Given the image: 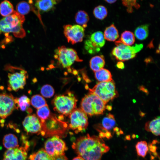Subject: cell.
Here are the masks:
<instances>
[{"label": "cell", "mask_w": 160, "mask_h": 160, "mask_svg": "<svg viewBox=\"0 0 160 160\" xmlns=\"http://www.w3.org/2000/svg\"><path fill=\"white\" fill-rule=\"evenodd\" d=\"M160 46H159V48H158V49H157L156 51V52L157 53H159V52H160Z\"/></svg>", "instance_id": "46"}, {"label": "cell", "mask_w": 160, "mask_h": 160, "mask_svg": "<svg viewBox=\"0 0 160 160\" xmlns=\"http://www.w3.org/2000/svg\"><path fill=\"white\" fill-rule=\"evenodd\" d=\"M72 147L84 160H100L103 155L110 149L101 138L89 134L77 139Z\"/></svg>", "instance_id": "1"}, {"label": "cell", "mask_w": 160, "mask_h": 160, "mask_svg": "<svg viewBox=\"0 0 160 160\" xmlns=\"http://www.w3.org/2000/svg\"><path fill=\"white\" fill-rule=\"evenodd\" d=\"M105 1L109 4H113L116 2L117 0H104Z\"/></svg>", "instance_id": "41"}, {"label": "cell", "mask_w": 160, "mask_h": 160, "mask_svg": "<svg viewBox=\"0 0 160 160\" xmlns=\"http://www.w3.org/2000/svg\"><path fill=\"white\" fill-rule=\"evenodd\" d=\"M137 0H121L123 5L127 8V11L129 13H132L134 8L137 9L140 5L137 2Z\"/></svg>", "instance_id": "35"}, {"label": "cell", "mask_w": 160, "mask_h": 160, "mask_svg": "<svg viewBox=\"0 0 160 160\" xmlns=\"http://www.w3.org/2000/svg\"><path fill=\"white\" fill-rule=\"evenodd\" d=\"M103 34L105 39L109 41H114L119 37L118 31L113 24L105 28Z\"/></svg>", "instance_id": "20"}, {"label": "cell", "mask_w": 160, "mask_h": 160, "mask_svg": "<svg viewBox=\"0 0 160 160\" xmlns=\"http://www.w3.org/2000/svg\"><path fill=\"white\" fill-rule=\"evenodd\" d=\"M25 20L24 15L15 11L0 20V34L4 33L6 37H8V34L11 33L15 37L23 38L26 34L23 27Z\"/></svg>", "instance_id": "2"}, {"label": "cell", "mask_w": 160, "mask_h": 160, "mask_svg": "<svg viewBox=\"0 0 160 160\" xmlns=\"http://www.w3.org/2000/svg\"><path fill=\"white\" fill-rule=\"evenodd\" d=\"M27 153L23 147L8 149L5 152L3 160H26Z\"/></svg>", "instance_id": "15"}, {"label": "cell", "mask_w": 160, "mask_h": 160, "mask_svg": "<svg viewBox=\"0 0 160 160\" xmlns=\"http://www.w3.org/2000/svg\"><path fill=\"white\" fill-rule=\"evenodd\" d=\"M29 158L30 160H53L45 149L43 148L31 155Z\"/></svg>", "instance_id": "29"}, {"label": "cell", "mask_w": 160, "mask_h": 160, "mask_svg": "<svg viewBox=\"0 0 160 160\" xmlns=\"http://www.w3.org/2000/svg\"><path fill=\"white\" fill-rule=\"evenodd\" d=\"M53 159V160H68L64 155L58 156Z\"/></svg>", "instance_id": "38"}, {"label": "cell", "mask_w": 160, "mask_h": 160, "mask_svg": "<svg viewBox=\"0 0 160 160\" xmlns=\"http://www.w3.org/2000/svg\"><path fill=\"white\" fill-rule=\"evenodd\" d=\"M160 117L155 118L152 120L146 123L145 129L151 132L154 135L158 136L160 135Z\"/></svg>", "instance_id": "18"}, {"label": "cell", "mask_w": 160, "mask_h": 160, "mask_svg": "<svg viewBox=\"0 0 160 160\" xmlns=\"http://www.w3.org/2000/svg\"><path fill=\"white\" fill-rule=\"evenodd\" d=\"M44 147L45 151L52 159L64 155L65 151L68 149L64 141L57 135L47 139Z\"/></svg>", "instance_id": "11"}, {"label": "cell", "mask_w": 160, "mask_h": 160, "mask_svg": "<svg viewBox=\"0 0 160 160\" xmlns=\"http://www.w3.org/2000/svg\"><path fill=\"white\" fill-rule=\"evenodd\" d=\"M54 57L63 68H68L75 62H81L82 60L78 55L74 49L67 48L65 46L58 47L55 51Z\"/></svg>", "instance_id": "8"}, {"label": "cell", "mask_w": 160, "mask_h": 160, "mask_svg": "<svg viewBox=\"0 0 160 160\" xmlns=\"http://www.w3.org/2000/svg\"><path fill=\"white\" fill-rule=\"evenodd\" d=\"M25 131L28 133H40L42 125L40 120L35 114L26 116L23 122Z\"/></svg>", "instance_id": "14"}, {"label": "cell", "mask_w": 160, "mask_h": 160, "mask_svg": "<svg viewBox=\"0 0 160 160\" xmlns=\"http://www.w3.org/2000/svg\"><path fill=\"white\" fill-rule=\"evenodd\" d=\"M18 107L22 111H26L28 113L32 112V109L29 108L30 105V100L25 95H23L19 98H17Z\"/></svg>", "instance_id": "26"}, {"label": "cell", "mask_w": 160, "mask_h": 160, "mask_svg": "<svg viewBox=\"0 0 160 160\" xmlns=\"http://www.w3.org/2000/svg\"><path fill=\"white\" fill-rule=\"evenodd\" d=\"M18 108L17 98L10 94H0V118H6Z\"/></svg>", "instance_id": "12"}, {"label": "cell", "mask_w": 160, "mask_h": 160, "mask_svg": "<svg viewBox=\"0 0 160 160\" xmlns=\"http://www.w3.org/2000/svg\"><path fill=\"white\" fill-rule=\"evenodd\" d=\"M3 143L4 147L8 149L19 147L17 137L12 134L5 135L3 139Z\"/></svg>", "instance_id": "21"}, {"label": "cell", "mask_w": 160, "mask_h": 160, "mask_svg": "<svg viewBox=\"0 0 160 160\" xmlns=\"http://www.w3.org/2000/svg\"><path fill=\"white\" fill-rule=\"evenodd\" d=\"M63 119V116L57 117L56 115L51 113L47 119L41 121L42 129L40 133L43 136H58L65 134L69 128L68 125Z\"/></svg>", "instance_id": "3"}, {"label": "cell", "mask_w": 160, "mask_h": 160, "mask_svg": "<svg viewBox=\"0 0 160 160\" xmlns=\"http://www.w3.org/2000/svg\"><path fill=\"white\" fill-rule=\"evenodd\" d=\"M51 113L47 104L37 109L36 111V116L41 122L45 121L48 118Z\"/></svg>", "instance_id": "31"}, {"label": "cell", "mask_w": 160, "mask_h": 160, "mask_svg": "<svg viewBox=\"0 0 160 160\" xmlns=\"http://www.w3.org/2000/svg\"><path fill=\"white\" fill-rule=\"evenodd\" d=\"M135 37L139 40H142L145 39L148 35V25L145 24L137 27L135 31Z\"/></svg>", "instance_id": "27"}, {"label": "cell", "mask_w": 160, "mask_h": 160, "mask_svg": "<svg viewBox=\"0 0 160 160\" xmlns=\"http://www.w3.org/2000/svg\"><path fill=\"white\" fill-rule=\"evenodd\" d=\"M73 160H84L82 157L80 156H78L74 158Z\"/></svg>", "instance_id": "42"}, {"label": "cell", "mask_w": 160, "mask_h": 160, "mask_svg": "<svg viewBox=\"0 0 160 160\" xmlns=\"http://www.w3.org/2000/svg\"><path fill=\"white\" fill-rule=\"evenodd\" d=\"M75 18L76 22L79 25L84 28L87 27L89 17L85 11L83 10L78 11L76 14Z\"/></svg>", "instance_id": "25"}, {"label": "cell", "mask_w": 160, "mask_h": 160, "mask_svg": "<svg viewBox=\"0 0 160 160\" xmlns=\"http://www.w3.org/2000/svg\"><path fill=\"white\" fill-rule=\"evenodd\" d=\"M93 13L96 18L100 20H103L107 16L108 11L106 8L105 6L100 5L95 8Z\"/></svg>", "instance_id": "33"}, {"label": "cell", "mask_w": 160, "mask_h": 160, "mask_svg": "<svg viewBox=\"0 0 160 160\" xmlns=\"http://www.w3.org/2000/svg\"><path fill=\"white\" fill-rule=\"evenodd\" d=\"M89 39L93 46L100 50V48L104 46L105 43L103 33L101 31L94 32Z\"/></svg>", "instance_id": "17"}, {"label": "cell", "mask_w": 160, "mask_h": 160, "mask_svg": "<svg viewBox=\"0 0 160 160\" xmlns=\"http://www.w3.org/2000/svg\"><path fill=\"white\" fill-rule=\"evenodd\" d=\"M106 104L97 95L89 92L82 99L80 108L87 115L92 116L103 114Z\"/></svg>", "instance_id": "5"}, {"label": "cell", "mask_w": 160, "mask_h": 160, "mask_svg": "<svg viewBox=\"0 0 160 160\" xmlns=\"http://www.w3.org/2000/svg\"><path fill=\"white\" fill-rule=\"evenodd\" d=\"M139 89L140 90L145 92L147 94H148L149 93L147 89H146L143 86H141L139 87Z\"/></svg>", "instance_id": "40"}, {"label": "cell", "mask_w": 160, "mask_h": 160, "mask_svg": "<svg viewBox=\"0 0 160 160\" xmlns=\"http://www.w3.org/2000/svg\"><path fill=\"white\" fill-rule=\"evenodd\" d=\"M94 72L95 79L100 82H107L113 80L111 72L106 69L103 68Z\"/></svg>", "instance_id": "22"}, {"label": "cell", "mask_w": 160, "mask_h": 160, "mask_svg": "<svg viewBox=\"0 0 160 160\" xmlns=\"http://www.w3.org/2000/svg\"><path fill=\"white\" fill-rule=\"evenodd\" d=\"M135 42V38L133 33L129 31H126L122 33L120 38L116 42L130 46L132 45Z\"/></svg>", "instance_id": "23"}, {"label": "cell", "mask_w": 160, "mask_h": 160, "mask_svg": "<svg viewBox=\"0 0 160 160\" xmlns=\"http://www.w3.org/2000/svg\"><path fill=\"white\" fill-rule=\"evenodd\" d=\"M84 47L88 53L91 54H95L100 51L93 46L89 39L85 41Z\"/></svg>", "instance_id": "37"}, {"label": "cell", "mask_w": 160, "mask_h": 160, "mask_svg": "<svg viewBox=\"0 0 160 160\" xmlns=\"http://www.w3.org/2000/svg\"><path fill=\"white\" fill-rule=\"evenodd\" d=\"M116 121L113 115L109 113L104 117L102 121V126L107 131L112 129L115 125Z\"/></svg>", "instance_id": "28"}, {"label": "cell", "mask_w": 160, "mask_h": 160, "mask_svg": "<svg viewBox=\"0 0 160 160\" xmlns=\"http://www.w3.org/2000/svg\"><path fill=\"white\" fill-rule=\"evenodd\" d=\"M15 11L13 6L7 0H4L0 4V14L4 17L12 14Z\"/></svg>", "instance_id": "24"}, {"label": "cell", "mask_w": 160, "mask_h": 160, "mask_svg": "<svg viewBox=\"0 0 160 160\" xmlns=\"http://www.w3.org/2000/svg\"><path fill=\"white\" fill-rule=\"evenodd\" d=\"M89 92L97 95L106 104L119 96L113 80L99 82L92 88H89Z\"/></svg>", "instance_id": "7"}, {"label": "cell", "mask_w": 160, "mask_h": 160, "mask_svg": "<svg viewBox=\"0 0 160 160\" xmlns=\"http://www.w3.org/2000/svg\"><path fill=\"white\" fill-rule=\"evenodd\" d=\"M117 67L119 69H123L124 68V64L122 62H118L116 64Z\"/></svg>", "instance_id": "39"}, {"label": "cell", "mask_w": 160, "mask_h": 160, "mask_svg": "<svg viewBox=\"0 0 160 160\" xmlns=\"http://www.w3.org/2000/svg\"><path fill=\"white\" fill-rule=\"evenodd\" d=\"M116 46L113 49L112 55L116 58L121 61H125L135 57L136 54L143 48L142 44H136L130 46L121 43L115 42Z\"/></svg>", "instance_id": "9"}, {"label": "cell", "mask_w": 160, "mask_h": 160, "mask_svg": "<svg viewBox=\"0 0 160 160\" xmlns=\"http://www.w3.org/2000/svg\"><path fill=\"white\" fill-rule=\"evenodd\" d=\"M145 113L140 111L139 112V115L142 117L144 116L145 115Z\"/></svg>", "instance_id": "44"}, {"label": "cell", "mask_w": 160, "mask_h": 160, "mask_svg": "<svg viewBox=\"0 0 160 160\" xmlns=\"http://www.w3.org/2000/svg\"><path fill=\"white\" fill-rule=\"evenodd\" d=\"M60 0H36L35 6L41 12H48L55 7Z\"/></svg>", "instance_id": "16"}, {"label": "cell", "mask_w": 160, "mask_h": 160, "mask_svg": "<svg viewBox=\"0 0 160 160\" xmlns=\"http://www.w3.org/2000/svg\"><path fill=\"white\" fill-rule=\"evenodd\" d=\"M32 7L30 4L26 1H21L18 3L16 5V9L19 14L24 15L28 14L31 10Z\"/></svg>", "instance_id": "30"}, {"label": "cell", "mask_w": 160, "mask_h": 160, "mask_svg": "<svg viewBox=\"0 0 160 160\" xmlns=\"http://www.w3.org/2000/svg\"><path fill=\"white\" fill-rule=\"evenodd\" d=\"M137 154L139 156L144 157L148 151V148L147 142L145 141L138 142L135 146Z\"/></svg>", "instance_id": "34"}, {"label": "cell", "mask_w": 160, "mask_h": 160, "mask_svg": "<svg viewBox=\"0 0 160 160\" xmlns=\"http://www.w3.org/2000/svg\"><path fill=\"white\" fill-rule=\"evenodd\" d=\"M69 128L74 131L75 132H84L88 125L87 115L80 108H75L69 114Z\"/></svg>", "instance_id": "10"}, {"label": "cell", "mask_w": 160, "mask_h": 160, "mask_svg": "<svg viewBox=\"0 0 160 160\" xmlns=\"http://www.w3.org/2000/svg\"><path fill=\"white\" fill-rule=\"evenodd\" d=\"M64 34L68 42L74 44L82 41L84 29L78 25H66L63 26Z\"/></svg>", "instance_id": "13"}, {"label": "cell", "mask_w": 160, "mask_h": 160, "mask_svg": "<svg viewBox=\"0 0 160 160\" xmlns=\"http://www.w3.org/2000/svg\"><path fill=\"white\" fill-rule=\"evenodd\" d=\"M105 108L109 111H111L112 110V106L110 105H107L105 106Z\"/></svg>", "instance_id": "43"}, {"label": "cell", "mask_w": 160, "mask_h": 160, "mask_svg": "<svg viewBox=\"0 0 160 160\" xmlns=\"http://www.w3.org/2000/svg\"><path fill=\"white\" fill-rule=\"evenodd\" d=\"M105 65L104 58L102 55L93 57L89 61L90 67L94 72L103 68Z\"/></svg>", "instance_id": "19"}, {"label": "cell", "mask_w": 160, "mask_h": 160, "mask_svg": "<svg viewBox=\"0 0 160 160\" xmlns=\"http://www.w3.org/2000/svg\"><path fill=\"white\" fill-rule=\"evenodd\" d=\"M119 129L118 127H116L114 129V130L116 132H118Z\"/></svg>", "instance_id": "45"}, {"label": "cell", "mask_w": 160, "mask_h": 160, "mask_svg": "<svg viewBox=\"0 0 160 160\" xmlns=\"http://www.w3.org/2000/svg\"><path fill=\"white\" fill-rule=\"evenodd\" d=\"M5 68L9 71L7 89L9 91H17L24 88L28 77L27 71L20 67L7 65Z\"/></svg>", "instance_id": "4"}, {"label": "cell", "mask_w": 160, "mask_h": 160, "mask_svg": "<svg viewBox=\"0 0 160 160\" xmlns=\"http://www.w3.org/2000/svg\"><path fill=\"white\" fill-rule=\"evenodd\" d=\"M41 93L44 97L49 98L52 97L54 95L55 91L53 87L49 84H45L41 88Z\"/></svg>", "instance_id": "36"}, {"label": "cell", "mask_w": 160, "mask_h": 160, "mask_svg": "<svg viewBox=\"0 0 160 160\" xmlns=\"http://www.w3.org/2000/svg\"><path fill=\"white\" fill-rule=\"evenodd\" d=\"M77 100L71 92L56 96L52 101L54 109L58 113L67 116L75 108Z\"/></svg>", "instance_id": "6"}, {"label": "cell", "mask_w": 160, "mask_h": 160, "mask_svg": "<svg viewBox=\"0 0 160 160\" xmlns=\"http://www.w3.org/2000/svg\"><path fill=\"white\" fill-rule=\"evenodd\" d=\"M30 103L33 106L37 109L47 104L45 99L39 95H33L31 98Z\"/></svg>", "instance_id": "32"}]
</instances>
